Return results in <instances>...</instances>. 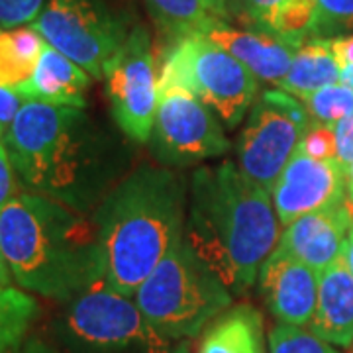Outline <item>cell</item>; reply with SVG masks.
Returning <instances> with one entry per match:
<instances>
[{
    "label": "cell",
    "mask_w": 353,
    "mask_h": 353,
    "mask_svg": "<svg viewBox=\"0 0 353 353\" xmlns=\"http://www.w3.org/2000/svg\"><path fill=\"white\" fill-rule=\"evenodd\" d=\"M210 8V12L218 16L220 20L228 22V0H204Z\"/></svg>",
    "instance_id": "36"
},
{
    "label": "cell",
    "mask_w": 353,
    "mask_h": 353,
    "mask_svg": "<svg viewBox=\"0 0 353 353\" xmlns=\"http://www.w3.org/2000/svg\"><path fill=\"white\" fill-rule=\"evenodd\" d=\"M345 187H347V196L353 204V161L345 167Z\"/></svg>",
    "instance_id": "38"
},
{
    "label": "cell",
    "mask_w": 353,
    "mask_h": 353,
    "mask_svg": "<svg viewBox=\"0 0 353 353\" xmlns=\"http://www.w3.org/2000/svg\"><path fill=\"white\" fill-rule=\"evenodd\" d=\"M30 26L92 79H104L134 30L108 0H48Z\"/></svg>",
    "instance_id": "8"
},
{
    "label": "cell",
    "mask_w": 353,
    "mask_h": 353,
    "mask_svg": "<svg viewBox=\"0 0 353 353\" xmlns=\"http://www.w3.org/2000/svg\"><path fill=\"white\" fill-rule=\"evenodd\" d=\"M46 0H0V28L30 26L43 10Z\"/></svg>",
    "instance_id": "29"
},
{
    "label": "cell",
    "mask_w": 353,
    "mask_h": 353,
    "mask_svg": "<svg viewBox=\"0 0 353 353\" xmlns=\"http://www.w3.org/2000/svg\"><path fill=\"white\" fill-rule=\"evenodd\" d=\"M269 353H340L304 326L281 324L269 332Z\"/></svg>",
    "instance_id": "25"
},
{
    "label": "cell",
    "mask_w": 353,
    "mask_h": 353,
    "mask_svg": "<svg viewBox=\"0 0 353 353\" xmlns=\"http://www.w3.org/2000/svg\"><path fill=\"white\" fill-rule=\"evenodd\" d=\"M185 238L232 294L245 292L281 240L271 192L234 161L196 169L189 183Z\"/></svg>",
    "instance_id": "3"
},
{
    "label": "cell",
    "mask_w": 353,
    "mask_h": 353,
    "mask_svg": "<svg viewBox=\"0 0 353 353\" xmlns=\"http://www.w3.org/2000/svg\"><path fill=\"white\" fill-rule=\"evenodd\" d=\"M299 150L306 153L308 157L330 161L338 159V141H336V130L334 126H318L312 124L306 136L301 141Z\"/></svg>",
    "instance_id": "28"
},
{
    "label": "cell",
    "mask_w": 353,
    "mask_h": 353,
    "mask_svg": "<svg viewBox=\"0 0 353 353\" xmlns=\"http://www.w3.org/2000/svg\"><path fill=\"white\" fill-rule=\"evenodd\" d=\"M345 169L338 159H314L296 150L271 190L281 226L345 202Z\"/></svg>",
    "instance_id": "12"
},
{
    "label": "cell",
    "mask_w": 353,
    "mask_h": 353,
    "mask_svg": "<svg viewBox=\"0 0 353 353\" xmlns=\"http://www.w3.org/2000/svg\"><path fill=\"white\" fill-rule=\"evenodd\" d=\"M334 51H336V57L340 61L341 69L353 67V34L334 38Z\"/></svg>",
    "instance_id": "33"
},
{
    "label": "cell",
    "mask_w": 353,
    "mask_h": 353,
    "mask_svg": "<svg viewBox=\"0 0 353 353\" xmlns=\"http://www.w3.org/2000/svg\"><path fill=\"white\" fill-rule=\"evenodd\" d=\"M145 8L155 26L165 34V38L176 39L208 34L218 22V16L210 12L204 0H143ZM226 22V20H224Z\"/></svg>",
    "instance_id": "21"
},
{
    "label": "cell",
    "mask_w": 353,
    "mask_h": 353,
    "mask_svg": "<svg viewBox=\"0 0 353 353\" xmlns=\"http://www.w3.org/2000/svg\"><path fill=\"white\" fill-rule=\"evenodd\" d=\"M153 157L167 167H189L230 152L220 118L187 88L159 83L153 122Z\"/></svg>",
    "instance_id": "10"
},
{
    "label": "cell",
    "mask_w": 353,
    "mask_h": 353,
    "mask_svg": "<svg viewBox=\"0 0 353 353\" xmlns=\"http://www.w3.org/2000/svg\"><path fill=\"white\" fill-rule=\"evenodd\" d=\"M53 332L69 353H189L183 341L155 330L132 296L106 281L65 303Z\"/></svg>",
    "instance_id": "6"
},
{
    "label": "cell",
    "mask_w": 353,
    "mask_h": 353,
    "mask_svg": "<svg viewBox=\"0 0 353 353\" xmlns=\"http://www.w3.org/2000/svg\"><path fill=\"white\" fill-rule=\"evenodd\" d=\"M46 39L32 26L0 30V87L16 88L34 75Z\"/></svg>",
    "instance_id": "20"
},
{
    "label": "cell",
    "mask_w": 353,
    "mask_h": 353,
    "mask_svg": "<svg viewBox=\"0 0 353 353\" xmlns=\"http://www.w3.org/2000/svg\"><path fill=\"white\" fill-rule=\"evenodd\" d=\"M26 99L10 87H0V128L6 132L10 124L14 122V118L18 116V112L22 110Z\"/></svg>",
    "instance_id": "31"
},
{
    "label": "cell",
    "mask_w": 353,
    "mask_h": 353,
    "mask_svg": "<svg viewBox=\"0 0 353 353\" xmlns=\"http://www.w3.org/2000/svg\"><path fill=\"white\" fill-rule=\"evenodd\" d=\"M196 353H265L259 310L252 304L230 306L206 326Z\"/></svg>",
    "instance_id": "18"
},
{
    "label": "cell",
    "mask_w": 353,
    "mask_h": 353,
    "mask_svg": "<svg viewBox=\"0 0 353 353\" xmlns=\"http://www.w3.org/2000/svg\"><path fill=\"white\" fill-rule=\"evenodd\" d=\"M0 245L20 289L69 303L106 277L92 212L20 190L0 210Z\"/></svg>",
    "instance_id": "2"
},
{
    "label": "cell",
    "mask_w": 353,
    "mask_h": 353,
    "mask_svg": "<svg viewBox=\"0 0 353 353\" xmlns=\"http://www.w3.org/2000/svg\"><path fill=\"white\" fill-rule=\"evenodd\" d=\"M316 38H340L353 30V0H316Z\"/></svg>",
    "instance_id": "26"
},
{
    "label": "cell",
    "mask_w": 353,
    "mask_h": 353,
    "mask_svg": "<svg viewBox=\"0 0 353 353\" xmlns=\"http://www.w3.org/2000/svg\"><path fill=\"white\" fill-rule=\"evenodd\" d=\"M341 81V65L334 51V38H310L294 51L289 73L277 88L299 101L320 88Z\"/></svg>",
    "instance_id": "19"
},
{
    "label": "cell",
    "mask_w": 353,
    "mask_h": 353,
    "mask_svg": "<svg viewBox=\"0 0 353 353\" xmlns=\"http://www.w3.org/2000/svg\"><path fill=\"white\" fill-rule=\"evenodd\" d=\"M310 330L332 345L353 343V275L343 257L320 273L318 304Z\"/></svg>",
    "instance_id": "17"
},
{
    "label": "cell",
    "mask_w": 353,
    "mask_h": 353,
    "mask_svg": "<svg viewBox=\"0 0 353 353\" xmlns=\"http://www.w3.org/2000/svg\"><path fill=\"white\" fill-rule=\"evenodd\" d=\"M2 138H4V130L0 128V143H2Z\"/></svg>",
    "instance_id": "40"
},
{
    "label": "cell",
    "mask_w": 353,
    "mask_h": 353,
    "mask_svg": "<svg viewBox=\"0 0 353 353\" xmlns=\"http://www.w3.org/2000/svg\"><path fill=\"white\" fill-rule=\"evenodd\" d=\"M341 257H343V263L350 269V273L353 275V228L345 240V245H343V252H341Z\"/></svg>",
    "instance_id": "37"
},
{
    "label": "cell",
    "mask_w": 353,
    "mask_h": 353,
    "mask_svg": "<svg viewBox=\"0 0 353 353\" xmlns=\"http://www.w3.org/2000/svg\"><path fill=\"white\" fill-rule=\"evenodd\" d=\"M90 79L92 77L83 67H79L75 61L65 57L61 51L51 48L46 41L34 75L24 85L16 87V90L26 101L85 108Z\"/></svg>",
    "instance_id": "16"
},
{
    "label": "cell",
    "mask_w": 353,
    "mask_h": 353,
    "mask_svg": "<svg viewBox=\"0 0 353 353\" xmlns=\"http://www.w3.org/2000/svg\"><path fill=\"white\" fill-rule=\"evenodd\" d=\"M104 81L118 130L134 143L150 141L159 101V75L152 38L143 26H134L124 48L108 65Z\"/></svg>",
    "instance_id": "11"
},
{
    "label": "cell",
    "mask_w": 353,
    "mask_h": 353,
    "mask_svg": "<svg viewBox=\"0 0 353 353\" xmlns=\"http://www.w3.org/2000/svg\"><path fill=\"white\" fill-rule=\"evenodd\" d=\"M310 122L318 126H336L343 118L353 114V88L345 83H336L320 88L301 99Z\"/></svg>",
    "instance_id": "24"
},
{
    "label": "cell",
    "mask_w": 353,
    "mask_h": 353,
    "mask_svg": "<svg viewBox=\"0 0 353 353\" xmlns=\"http://www.w3.org/2000/svg\"><path fill=\"white\" fill-rule=\"evenodd\" d=\"M232 292L187 238L153 269L134 301L155 330L175 341L196 338L232 306Z\"/></svg>",
    "instance_id": "5"
},
{
    "label": "cell",
    "mask_w": 353,
    "mask_h": 353,
    "mask_svg": "<svg viewBox=\"0 0 353 353\" xmlns=\"http://www.w3.org/2000/svg\"><path fill=\"white\" fill-rule=\"evenodd\" d=\"M334 130L338 141V161L345 169L353 161V114L338 122Z\"/></svg>",
    "instance_id": "32"
},
{
    "label": "cell",
    "mask_w": 353,
    "mask_h": 353,
    "mask_svg": "<svg viewBox=\"0 0 353 353\" xmlns=\"http://www.w3.org/2000/svg\"><path fill=\"white\" fill-rule=\"evenodd\" d=\"M189 187L169 167L141 165L124 175L92 212L101 230L106 285L134 296L185 238Z\"/></svg>",
    "instance_id": "4"
},
{
    "label": "cell",
    "mask_w": 353,
    "mask_h": 353,
    "mask_svg": "<svg viewBox=\"0 0 353 353\" xmlns=\"http://www.w3.org/2000/svg\"><path fill=\"white\" fill-rule=\"evenodd\" d=\"M310 126V116L296 97L281 88L263 90L250 108L236 145L241 173L271 192Z\"/></svg>",
    "instance_id": "9"
},
{
    "label": "cell",
    "mask_w": 353,
    "mask_h": 353,
    "mask_svg": "<svg viewBox=\"0 0 353 353\" xmlns=\"http://www.w3.org/2000/svg\"><path fill=\"white\" fill-rule=\"evenodd\" d=\"M206 38L226 50L232 57H236L253 77L275 85H279L289 73L296 51L292 46L267 32L234 28L224 20L218 22L206 34Z\"/></svg>",
    "instance_id": "15"
},
{
    "label": "cell",
    "mask_w": 353,
    "mask_h": 353,
    "mask_svg": "<svg viewBox=\"0 0 353 353\" xmlns=\"http://www.w3.org/2000/svg\"><path fill=\"white\" fill-rule=\"evenodd\" d=\"M283 2L285 0H228V18H234L248 30L265 32Z\"/></svg>",
    "instance_id": "27"
},
{
    "label": "cell",
    "mask_w": 353,
    "mask_h": 353,
    "mask_svg": "<svg viewBox=\"0 0 353 353\" xmlns=\"http://www.w3.org/2000/svg\"><path fill=\"white\" fill-rule=\"evenodd\" d=\"M341 83L350 85L353 88V67H343L341 69Z\"/></svg>",
    "instance_id": "39"
},
{
    "label": "cell",
    "mask_w": 353,
    "mask_h": 353,
    "mask_svg": "<svg viewBox=\"0 0 353 353\" xmlns=\"http://www.w3.org/2000/svg\"><path fill=\"white\" fill-rule=\"evenodd\" d=\"M16 353H61L55 345H51L48 341L39 340V338H28L26 343Z\"/></svg>",
    "instance_id": "34"
},
{
    "label": "cell",
    "mask_w": 353,
    "mask_h": 353,
    "mask_svg": "<svg viewBox=\"0 0 353 353\" xmlns=\"http://www.w3.org/2000/svg\"><path fill=\"white\" fill-rule=\"evenodd\" d=\"M257 287L281 324L310 326L318 304L320 273L275 248L259 269Z\"/></svg>",
    "instance_id": "13"
},
{
    "label": "cell",
    "mask_w": 353,
    "mask_h": 353,
    "mask_svg": "<svg viewBox=\"0 0 353 353\" xmlns=\"http://www.w3.org/2000/svg\"><path fill=\"white\" fill-rule=\"evenodd\" d=\"M20 187L22 185L16 176L6 148H4V143H0V210L22 190Z\"/></svg>",
    "instance_id": "30"
},
{
    "label": "cell",
    "mask_w": 353,
    "mask_h": 353,
    "mask_svg": "<svg viewBox=\"0 0 353 353\" xmlns=\"http://www.w3.org/2000/svg\"><path fill=\"white\" fill-rule=\"evenodd\" d=\"M352 228V208L341 202L338 206L310 212L290 222L281 232L277 248L308 265L316 273H322L341 257Z\"/></svg>",
    "instance_id": "14"
},
{
    "label": "cell",
    "mask_w": 353,
    "mask_h": 353,
    "mask_svg": "<svg viewBox=\"0 0 353 353\" xmlns=\"http://www.w3.org/2000/svg\"><path fill=\"white\" fill-rule=\"evenodd\" d=\"M318 6L316 0H285L267 26V34L299 50L304 41L316 38Z\"/></svg>",
    "instance_id": "23"
},
{
    "label": "cell",
    "mask_w": 353,
    "mask_h": 353,
    "mask_svg": "<svg viewBox=\"0 0 353 353\" xmlns=\"http://www.w3.org/2000/svg\"><path fill=\"white\" fill-rule=\"evenodd\" d=\"M38 314V301L28 290L0 285V353H16L24 345Z\"/></svg>",
    "instance_id": "22"
},
{
    "label": "cell",
    "mask_w": 353,
    "mask_h": 353,
    "mask_svg": "<svg viewBox=\"0 0 353 353\" xmlns=\"http://www.w3.org/2000/svg\"><path fill=\"white\" fill-rule=\"evenodd\" d=\"M159 83L187 88L230 130L240 126L259 97V79L204 34L169 46Z\"/></svg>",
    "instance_id": "7"
},
{
    "label": "cell",
    "mask_w": 353,
    "mask_h": 353,
    "mask_svg": "<svg viewBox=\"0 0 353 353\" xmlns=\"http://www.w3.org/2000/svg\"><path fill=\"white\" fill-rule=\"evenodd\" d=\"M0 30H2V28H0Z\"/></svg>",
    "instance_id": "41"
},
{
    "label": "cell",
    "mask_w": 353,
    "mask_h": 353,
    "mask_svg": "<svg viewBox=\"0 0 353 353\" xmlns=\"http://www.w3.org/2000/svg\"><path fill=\"white\" fill-rule=\"evenodd\" d=\"M2 143L22 189L94 212L128 175L130 150L85 108L26 101Z\"/></svg>",
    "instance_id": "1"
},
{
    "label": "cell",
    "mask_w": 353,
    "mask_h": 353,
    "mask_svg": "<svg viewBox=\"0 0 353 353\" xmlns=\"http://www.w3.org/2000/svg\"><path fill=\"white\" fill-rule=\"evenodd\" d=\"M12 271H10V265L6 261V255H4L2 245H0V285H2V287H12Z\"/></svg>",
    "instance_id": "35"
}]
</instances>
